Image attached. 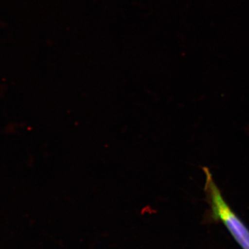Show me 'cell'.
<instances>
[{
	"instance_id": "6da1fadb",
	"label": "cell",
	"mask_w": 249,
	"mask_h": 249,
	"mask_svg": "<svg viewBox=\"0 0 249 249\" xmlns=\"http://www.w3.org/2000/svg\"><path fill=\"white\" fill-rule=\"evenodd\" d=\"M203 169L206 175L205 190L209 199L213 217L222 222L241 248L249 249V229L226 202L210 170L207 168Z\"/></svg>"
}]
</instances>
